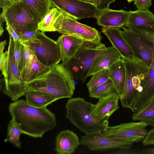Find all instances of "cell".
I'll return each instance as SVG.
<instances>
[{"mask_svg": "<svg viewBox=\"0 0 154 154\" xmlns=\"http://www.w3.org/2000/svg\"><path fill=\"white\" fill-rule=\"evenodd\" d=\"M60 49L61 60L64 64L67 63L83 45L84 41L77 37L62 35L56 41Z\"/></svg>", "mask_w": 154, "mask_h": 154, "instance_id": "cell-18", "label": "cell"}, {"mask_svg": "<svg viewBox=\"0 0 154 154\" xmlns=\"http://www.w3.org/2000/svg\"><path fill=\"white\" fill-rule=\"evenodd\" d=\"M6 29L8 31L9 34H10L14 40L20 41V39L18 35L10 26L7 25Z\"/></svg>", "mask_w": 154, "mask_h": 154, "instance_id": "cell-37", "label": "cell"}, {"mask_svg": "<svg viewBox=\"0 0 154 154\" xmlns=\"http://www.w3.org/2000/svg\"><path fill=\"white\" fill-rule=\"evenodd\" d=\"M94 104L80 97L69 98L66 103V117L81 132L102 131L108 125L109 119H100L91 114Z\"/></svg>", "mask_w": 154, "mask_h": 154, "instance_id": "cell-4", "label": "cell"}, {"mask_svg": "<svg viewBox=\"0 0 154 154\" xmlns=\"http://www.w3.org/2000/svg\"><path fill=\"white\" fill-rule=\"evenodd\" d=\"M127 0L129 3H130V2L134 1V0Z\"/></svg>", "mask_w": 154, "mask_h": 154, "instance_id": "cell-43", "label": "cell"}, {"mask_svg": "<svg viewBox=\"0 0 154 154\" xmlns=\"http://www.w3.org/2000/svg\"><path fill=\"white\" fill-rule=\"evenodd\" d=\"M0 17L17 35L38 29V22L21 1L3 8Z\"/></svg>", "mask_w": 154, "mask_h": 154, "instance_id": "cell-7", "label": "cell"}, {"mask_svg": "<svg viewBox=\"0 0 154 154\" xmlns=\"http://www.w3.org/2000/svg\"><path fill=\"white\" fill-rule=\"evenodd\" d=\"M30 49L29 65L27 69L21 74L23 80L27 84L42 78L50 71L51 69V67L46 66L41 63L37 59L31 48Z\"/></svg>", "mask_w": 154, "mask_h": 154, "instance_id": "cell-21", "label": "cell"}, {"mask_svg": "<svg viewBox=\"0 0 154 154\" xmlns=\"http://www.w3.org/2000/svg\"><path fill=\"white\" fill-rule=\"evenodd\" d=\"M68 70L62 63L51 67L50 71L42 78L28 84L27 92L35 91L52 95L58 99L70 98L75 85Z\"/></svg>", "mask_w": 154, "mask_h": 154, "instance_id": "cell-2", "label": "cell"}, {"mask_svg": "<svg viewBox=\"0 0 154 154\" xmlns=\"http://www.w3.org/2000/svg\"><path fill=\"white\" fill-rule=\"evenodd\" d=\"M143 153H152L154 154V148L151 149L146 150L143 151Z\"/></svg>", "mask_w": 154, "mask_h": 154, "instance_id": "cell-41", "label": "cell"}, {"mask_svg": "<svg viewBox=\"0 0 154 154\" xmlns=\"http://www.w3.org/2000/svg\"><path fill=\"white\" fill-rule=\"evenodd\" d=\"M132 119L134 121L145 122L148 125L154 127V98L144 109L133 113Z\"/></svg>", "mask_w": 154, "mask_h": 154, "instance_id": "cell-28", "label": "cell"}, {"mask_svg": "<svg viewBox=\"0 0 154 154\" xmlns=\"http://www.w3.org/2000/svg\"><path fill=\"white\" fill-rule=\"evenodd\" d=\"M63 12L55 7H52L38 23V30L43 32L56 31L54 25L58 17Z\"/></svg>", "mask_w": 154, "mask_h": 154, "instance_id": "cell-26", "label": "cell"}, {"mask_svg": "<svg viewBox=\"0 0 154 154\" xmlns=\"http://www.w3.org/2000/svg\"><path fill=\"white\" fill-rule=\"evenodd\" d=\"M101 31L122 58L128 59L135 56L133 51L123 37L120 27H103Z\"/></svg>", "mask_w": 154, "mask_h": 154, "instance_id": "cell-15", "label": "cell"}, {"mask_svg": "<svg viewBox=\"0 0 154 154\" xmlns=\"http://www.w3.org/2000/svg\"><path fill=\"white\" fill-rule=\"evenodd\" d=\"M80 144L86 146L91 151L103 152L111 149H129L132 142L118 141L104 136L100 131L86 133L80 140Z\"/></svg>", "mask_w": 154, "mask_h": 154, "instance_id": "cell-11", "label": "cell"}, {"mask_svg": "<svg viewBox=\"0 0 154 154\" xmlns=\"http://www.w3.org/2000/svg\"><path fill=\"white\" fill-rule=\"evenodd\" d=\"M134 26L154 30V14L149 9L128 12L127 21L124 26Z\"/></svg>", "mask_w": 154, "mask_h": 154, "instance_id": "cell-22", "label": "cell"}, {"mask_svg": "<svg viewBox=\"0 0 154 154\" xmlns=\"http://www.w3.org/2000/svg\"><path fill=\"white\" fill-rule=\"evenodd\" d=\"M123 59L125 79L120 100L123 108L131 109L143 89L150 67L144 60L135 56Z\"/></svg>", "mask_w": 154, "mask_h": 154, "instance_id": "cell-3", "label": "cell"}, {"mask_svg": "<svg viewBox=\"0 0 154 154\" xmlns=\"http://www.w3.org/2000/svg\"><path fill=\"white\" fill-rule=\"evenodd\" d=\"M8 111L23 134L32 137H42L57 125L55 114L46 107L37 108L21 99L10 103Z\"/></svg>", "mask_w": 154, "mask_h": 154, "instance_id": "cell-1", "label": "cell"}, {"mask_svg": "<svg viewBox=\"0 0 154 154\" xmlns=\"http://www.w3.org/2000/svg\"><path fill=\"white\" fill-rule=\"evenodd\" d=\"M38 29L21 33L18 35L20 42L23 44H26L33 40L37 36Z\"/></svg>", "mask_w": 154, "mask_h": 154, "instance_id": "cell-33", "label": "cell"}, {"mask_svg": "<svg viewBox=\"0 0 154 154\" xmlns=\"http://www.w3.org/2000/svg\"><path fill=\"white\" fill-rule=\"evenodd\" d=\"M88 91L90 97L98 100L112 94H118L110 79L100 85Z\"/></svg>", "mask_w": 154, "mask_h": 154, "instance_id": "cell-27", "label": "cell"}, {"mask_svg": "<svg viewBox=\"0 0 154 154\" xmlns=\"http://www.w3.org/2000/svg\"><path fill=\"white\" fill-rule=\"evenodd\" d=\"M11 4L9 0H0V7L2 9Z\"/></svg>", "mask_w": 154, "mask_h": 154, "instance_id": "cell-38", "label": "cell"}, {"mask_svg": "<svg viewBox=\"0 0 154 154\" xmlns=\"http://www.w3.org/2000/svg\"><path fill=\"white\" fill-rule=\"evenodd\" d=\"M9 35L8 63L6 79L1 86V90L13 101L25 96L27 92L28 84L23 80L14 55V40Z\"/></svg>", "mask_w": 154, "mask_h": 154, "instance_id": "cell-6", "label": "cell"}, {"mask_svg": "<svg viewBox=\"0 0 154 154\" xmlns=\"http://www.w3.org/2000/svg\"><path fill=\"white\" fill-rule=\"evenodd\" d=\"M53 5L76 20L96 17L99 10L91 4L79 0H50Z\"/></svg>", "mask_w": 154, "mask_h": 154, "instance_id": "cell-12", "label": "cell"}, {"mask_svg": "<svg viewBox=\"0 0 154 154\" xmlns=\"http://www.w3.org/2000/svg\"><path fill=\"white\" fill-rule=\"evenodd\" d=\"M9 1L12 3L14 4L19 2L21 1V0H9Z\"/></svg>", "mask_w": 154, "mask_h": 154, "instance_id": "cell-42", "label": "cell"}, {"mask_svg": "<svg viewBox=\"0 0 154 154\" xmlns=\"http://www.w3.org/2000/svg\"><path fill=\"white\" fill-rule=\"evenodd\" d=\"M128 12L123 10H115L109 8L99 11L96 17L97 23L103 27L121 28L127 21Z\"/></svg>", "mask_w": 154, "mask_h": 154, "instance_id": "cell-14", "label": "cell"}, {"mask_svg": "<svg viewBox=\"0 0 154 154\" xmlns=\"http://www.w3.org/2000/svg\"><path fill=\"white\" fill-rule=\"evenodd\" d=\"M54 27L62 35L73 36L84 41L100 42L102 39L97 29L77 21L63 12L57 18Z\"/></svg>", "mask_w": 154, "mask_h": 154, "instance_id": "cell-8", "label": "cell"}, {"mask_svg": "<svg viewBox=\"0 0 154 154\" xmlns=\"http://www.w3.org/2000/svg\"><path fill=\"white\" fill-rule=\"evenodd\" d=\"M119 95L117 94L98 100L96 104H94L91 109V115L100 119H109L116 111L119 108Z\"/></svg>", "mask_w": 154, "mask_h": 154, "instance_id": "cell-16", "label": "cell"}, {"mask_svg": "<svg viewBox=\"0 0 154 154\" xmlns=\"http://www.w3.org/2000/svg\"><path fill=\"white\" fill-rule=\"evenodd\" d=\"M142 143L143 146L154 145V127L148 131Z\"/></svg>", "mask_w": 154, "mask_h": 154, "instance_id": "cell-35", "label": "cell"}, {"mask_svg": "<svg viewBox=\"0 0 154 154\" xmlns=\"http://www.w3.org/2000/svg\"><path fill=\"white\" fill-rule=\"evenodd\" d=\"M107 69L110 79L120 97L123 90L125 79V69L123 58L122 57Z\"/></svg>", "mask_w": 154, "mask_h": 154, "instance_id": "cell-23", "label": "cell"}, {"mask_svg": "<svg viewBox=\"0 0 154 154\" xmlns=\"http://www.w3.org/2000/svg\"><path fill=\"white\" fill-rule=\"evenodd\" d=\"M3 21L2 18L0 17V35L1 36L4 32V29L3 27Z\"/></svg>", "mask_w": 154, "mask_h": 154, "instance_id": "cell-40", "label": "cell"}, {"mask_svg": "<svg viewBox=\"0 0 154 154\" xmlns=\"http://www.w3.org/2000/svg\"><path fill=\"white\" fill-rule=\"evenodd\" d=\"M122 29L123 37L133 51L135 56L143 59L151 66L154 56L152 45L145 38L125 26Z\"/></svg>", "mask_w": 154, "mask_h": 154, "instance_id": "cell-13", "label": "cell"}, {"mask_svg": "<svg viewBox=\"0 0 154 154\" xmlns=\"http://www.w3.org/2000/svg\"><path fill=\"white\" fill-rule=\"evenodd\" d=\"M148 125L142 121L131 122L112 126L108 125L102 133L105 137L113 140L138 143L142 142L146 137L148 132L146 128Z\"/></svg>", "mask_w": 154, "mask_h": 154, "instance_id": "cell-10", "label": "cell"}, {"mask_svg": "<svg viewBox=\"0 0 154 154\" xmlns=\"http://www.w3.org/2000/svg\"><path fill=\"white\" fill-rule=\"evenodd\" d=\"M31 49L38 60L50 67L58 64L61 60L59 46L57 41L39 31L36 38L26 44Z\"/></svg>", "mask_w": 154, "mask_h": 154, "instance_id": "cell-9", "label": "cell"}, {"mask_svg": "<svg viewBox=\"0 0 154 154\" xmlns=\"http://www.w3.org/2000/svg\"><path fill=\"white\" fill-rule=\"evenodd\" d=\"M38 23L48 11L54 7L50 0H21Z\"/></svg>", "mask_w": 154, "mask_h": 154, "instance_id": "cell-24", "label": "cell"}, {"mask_svg": "<svg viewBox=\"0 0 154 154\" xmlns=\"http://www.w3.org/2000/svg\"><path fill=\"white\" fill-rule=\"evenodd\" d=\"M122 57L112 46L106 47L105 51L93 60L88 74V77L99 71L107 69Z\"/></svg>", "mask_w": 154, "mask_h": 154, "instance_id": "cell-20", "label": "cell"}, {"mask_svg": "<svg viewBox=\"0 0 154 154\" xmlns=\"http://www.w3.org/2000/svg\"><path fill=\"white\" fill-rule=\"evenodd\" d=\"M106 47L100 42L84 41L75 54L64 65L73 79L84 83L88 78L90 67L94 59Z\"/></svg>", "mask_w": 154, "mask_h": 154, "instance_id": "cell-5", "label": "cell"}, {"mask_svg": "<svg viewBox=\"0 0 154 154\" xmlns=\"http://www.w3.org/2000/svg\"><path fill=\"white\" fill-rule=\"evenodd\" d=\"M80 144L77 135L68 129L63 130L57 135L55 151L57 154H71Z\"/></svg>", "mask_w": 154, "mask_h": 154, "instance_id": "cell-19", "label": "cell"}, {"mask_svg": "<svg viewBox=\"0 0 154 154\" xmlns=\"http://www.w3.org/2000/svg\"><path fill=\"white\" fill-rule=\"evenodd\" d=\"M7 44L6 41L5 40L1 42L0 44V69L3 76L4 80L6 78L8 63V51H6L4 52V49Z\"/></svg>", "mask_w": 154, "mask_h": 154, "instance_id": "cell-32", "label": "cell"}, {"mask_svg": "<svg viewBox=\"0 0 154 154\" xmlns=\"http://www.w3.org/2000/svg\"><path fill=\"white\" fill-rule=\"evenodd\" d=\"M25 96V100L29 104L39 108L46 107L48 105L58 100L52 95L38 91H29Z\"/></svg>", "mask_w": 154, "mask_h": 154, "instance_id": "cell-25", "label": "cell"}, {"mask_svg": "<svg viewBox=\"0 0 154 154\" xmlns=\"http://www.w3.org/2000/svg\"><path fill=\"white\" fill-rule=\"evenodd\" d=\"M154 51V38L151 42ZM154 98V56L147 79L143 89L133 105L131 110L138 112L145 107Z\"/></svg>", "mask_w": 154, "mask_h": 154, "instance_id": "cell-17", "label": "cell"}, {"mask_svg": "<svg viewBox=\"0 0 154 154\" xmlns=\"http://www.w3.org/2000/svg\"><path fill=\"white\" fill-rule=\"evenodd\" d=\"M89 3L95 5L96 7L100 4V0H79Z\"/></svg>", "mask_w": 154, "mask_h": 154, "instance_id": "cell-39", "label": "cell"}, {"mask_svg": "<svg viewBox=\"0 0 154 154\" xmlns=\"http://www.w3.org/2000/svg\"><path fill=\"white\" fill-rule=\"evenodd\" d=\"M92 75L86 85L88 91L100 85L110 79L107 69L99 71Z\"/></svg>", "mask_w": 154, "mask_h": 154, "instance_id": "cell-30", "label": "cell"}, {"mask_svg": "<svg viewBox=\"0 0 154 154\" xmlns=\"http://www.w3.org/2000/svg\"><path fill=\"white\" fill-rule=\"evenodd\" d=\"M14 40V55L16 62L20 72L22 70L24 63L23 44L19 41Z\"/></svg>", "mask_w": 154, "mask_h": 154, "instance_id": "cell-31", "label": "cell"}, {"mask_svg": "<svg viewBox=\"0 0 154 154\" xmlns=\"http://www.w3.org/2000/svg\"><path fill=\"white\" fill-rule=\"evenodd\" d=\"M116 0H100V4L97 7L99 11L109 8L110 4Z\"/></svg>", "mask_w": 154, "mask_h": 154, "instance_id": "cell-36", "label": "cell"}, {"mask_svg": "<svg viewBox=\"0 0 154 154\" xmlns=\"http://www.w3.org/2000/svg\"><path fill=\"white\" fill-rule=\"evenodd\" d=\"M152 0H134V4L137 10H143L148 9L152 5Z\"/></svg>", "mask_w": 154, "mask_h": 154, "instance_id": "cell-34", "label": "cell"}, {"mask_svg": "<svg viewBox=\"0 0 154 154\" xmlns=\"http://www.w3.org/2000/svg\"><path fill=\"white\" fill-rule=\"evenodd\" d=\"M7 132V136L4 139L5 141L10 143L17 148H21L20 137L23 133L20 129L18 124L12 119L8 125Z\"/></svg>", "mask_w": 154, "mask_h": 154, "instance_id": "cell-29", "label": "cell"}]
</instances>
